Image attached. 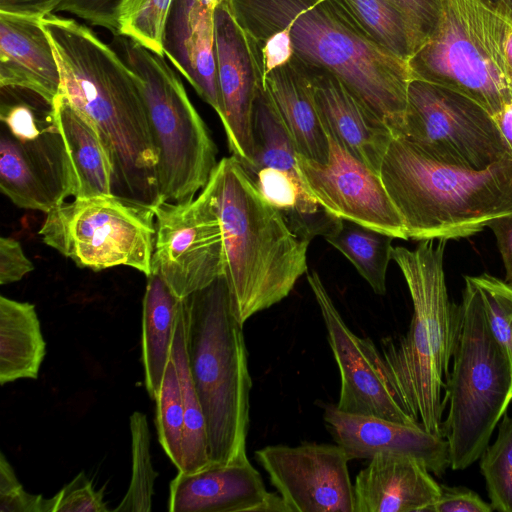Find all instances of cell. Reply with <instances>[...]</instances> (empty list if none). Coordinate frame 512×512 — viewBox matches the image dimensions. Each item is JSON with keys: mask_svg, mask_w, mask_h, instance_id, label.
<instances>
[{"mask_svg": "<svg viewBox=\"0 0 512 512\" xmlns=\"http://www.w3.org/2000/svg\"><path fill=\"white\" fill-rule=\"evenodd\" d=\"M59 66L60 93L96 126L113 165V195L160 202L158 154L136 77L89 27L53 13L41 19Z\"/></svg>", "mask_w": 512, "mask_h": 512, "instance_id": "obj_1", "label": "cell"}, {"mask_svg": "<svg viewBox=\"0 0 512 512\" xmlns=\"http://www.w3.org/2000/svg\"><path fill=\"white\" fill-rule=\"evenodd\" d=\"M238 25L258 44L287 30L293 57L334 74L397 135L411 80L406 61L377 44L344 0H225Z\"/></svg>", "mask_w": 512, "mask_h": 512, "instance_id": "obj_2", "label": "cell"}, {"mask_svg": "<svg viewBox=\"0 0 512 512\" xmlns=\"http://www.w3.org/2000/svg\"><path fill=\"white\" fill-rule=\"evenodd\" d=\"M206 187L220 222L232 310L244 325L286 298L308 272L310 241L263 198L235 156L218 162Z\"/></svg>", "mask_w": 512, "mask_h": 512, "instance_id": "obj_3", "label": "cell"}, {"mask_svg": "<svg viewBox=\"0 0 512 512\" xmlns=\"http://www.w3.org/2000/svg\"><path fill=\"white\" fill-rule=\"evenodd\" d=\"M447 240H421L414 249L392 248L406 281L413 315L405 335L382 340L381 354L410 415L442 435L447 383L461 325V307L450 301L444 271Z\"/></svg>", "mask_w": 512, "mask_h": 512, "instance_id": "obj_4", "label": "cell"}, {"mask_svg": "<svg viewBox=\"0 0 512 512\" xmlns=\"http://www.w3.org/2000/svg\"><path fill=\"white\" fill-rule=\"evenodd\" d=\"M379 175L408 239L468 238L512 214V158L471 169L438 161L393 136Z\"/></svg>", "mask_w": 512, "mask_h": 512, "instance_id": "obj_5", "label": "cell"}, {"mask_svg": "<svg viewBox=\"0 0 512 512\" xmlns=\"http://www.w3.org/2000/svg\"><path fill=\"white\" fill-rule=\"evenodd\" d=\"M183 309L186 353L205 416L210 462H246L252 381L243 325L232 310L224 276L183 298Z\"/></svg>", "mask_w": 512, "mask_h": 512, "instance_id": "obj_6", "label": "cell"}, {"mask_svg": "<svg viewBox=\"0 0 512 512\" xmlns=\"http://www.w3.org/2000/svg\"><path fill=\"white\" fill-rule=\"evenodd\" d=\"M461 325L447 383L448 414L442 423L450 468L477 461L512 402V367L492 335L479 292L464 277Z\"/></svg>", "mask_w": 512, "mask_h": 512, "instance_id": "obj_7", "label": "cell"}, {"mask_svg": "<svg viewBox=\"0 0 512 512\" xmlns=\"http://www.w3.org/2000/svg\"><path fill=\"white\" fill-rule=\"evenodd\" d=\"M511 23L483 0H443L436 28L407 62L411 79L454 90L497 116L512 102Z\"/></svg>", "mask_w": 512, "mask_h": 512, "instance_id": "obj_8", "label": "cell"}, {"mask_svg": "<svg viewBox=\"0 0 512 512\" xmlns=\"http://www.w3.org/2000/svg\"><path fill=\"white\" fill-rule=\"evenodd\" d=\"M115 40L146 107L158 154L160 202H189L206 186L218 164L216 145L165 57L127 37L118 35Z\"/></svg>", "mask_w": 512, "mask_h": 512, "instance_id": "obj_9", "label": "cell"}, {"mask_svg": "<svg viewBox=\"0 0 512 512\" xmlns=\"http://www.w3.org/2000/svg\"><path fill=\"white\" fill-rule=\"evenodd\" d=\"M43 242L79 268L101 271L128 266L152 273L154 208L110 195L75 197L46 214Z\"/></svg>", "mask_w": 512, "mask_h": 512, "instance_id": "obj_10", "label": "cell"}, {"mask_svg": "<svg viewBox=\"0 0 512 512\" xmlns=\"http://www.w3.org/2000/svg\"><path fill=\"white\" fill-rule=\"evenodd\" d=\"M428 156L471 169L512 158L495 118L480 104L454 90L411 79L399 133Z\"/></svg>", "mask_w": 512, "mask_h": 512, "instance_id": "obj_11", "label": "cell"}, {"mask_svg": "<svg viewBox=\"0 0 512 512\" xmlns=\"http://www.w3.org/2000/svg\"><path fill=\"white\" fill-rule=\"evenodd\" d=\"M154 213L152 273L177 297L185 298L223 275L222 232L206 186L189 202L158 203Z\"/></svg>", "mask_w": 512, "mask_h": 512, "instance_id": "obj_12", "label": "cell"}, {"mask_svg": "<svg viewBox=\"0 0 512 512\" xmlns=\"http://www.w3.org/2000/svg\"><path fill=\"white\" fill-rule=\"evenodd\" d=\"M306 275L340 372V395L336 407L350 414L419 424L405 408L375 344L370 338H361L349 329L319 274L311 271Z\"/></svg>", "mask_w": 512, "mask_h": 512, "instance_id": "obj_13", "label": "cell"}, {"mask_svg": "<svg viewBox=\"0 0 512 512\" xmlns=\"http://www.w3.org/2000/svg\"><path fill=\"white\" fill-rule=\"evenodd\" d=\"M325 131L329 142L327 162L297 156L301 176L310 194L334 217L408 240L403 221L379 173L354 157Z\"/></svg>", "mask_w": 512, "mask_h": 512, "instance_id": "obj_14", "label": "cell"}, {"mask_svg": "<svg viewBox=\"0 0 512 512\" xmlns=\"http://www.w3.org/2000/svg\"><path fill=\"white\" fill-rule=\"evenodd\" d=\"M255 458L290 512H354L350 458L340 445H269Z\"/></svg>", "mask_w": 512, "mask_h": 512, "instance_id": "obj_15", "label": "cell"}, {"mask_svg": "<svg viewBox=\"0 0 512 512\" xmlns=\"http://www.w3.org/2000/svg\"><path fill=\"white\" fill-rule=\"evenodd\" d=\"M214 17L219 118L232 155L247 166L254 153V101L258 89L264 85L262 52L238 25L225 0L215 8Z\"/></svg>", "mask_w": 512, "mask_h": 512, "instance_id": "obj_16", "label": "cell"}, {"mask_svg": "<svg viewBox=\"0 0 512 512\" xmlns=\"http://www.w3.org/2000/svg\"><path fill=\"white\" fill-rule=\"evenodd\" d=\"M0 88V145L33 170L60 204L73 197L72 167L53 104L26 89Z\"/></svg>", "mask_w": 512, "mask_h": 512, "instance_id": "obj_17", "label": "cell"}, {"mask_svg": "<svg viewBox=\"0 0 512 512\" xmlns=\"http://www.w3.org/2000/svg\"><path fill=\"white\" fill-rule=\"evenodd\" d=\"M323 419L333 440L350 460L371 459L379 453L409 456L437 476L450 467L447 440L419 424L350 414L340 411L335 404L325 406Z\"/></svg>", "mask_w": 512, "mask_h": 512, "instance_id": "obj_18", "label": "cell"}, {"mask_svg": "<svg viewBox=\"0 0 512 512\" xmlns=\"http://www.w3.org/2000/svg\"><path fill=\"white\" fill-rule=\"evenodd\" d=\"M302 64L309 76L324 128L354 157L379 173L384 154L394 136L390 128L334 74L321 67Z\"/></svg>", "mask_w": 512, "mask_h": 512, "instance_id": "obj_19", "label": "cell"}, {"mask_svg": "<svg viewBox=\"0 0 512 512\" xmlns=\"http://www.w3.org/2000/svg\"><path fill=\"white\" fill-rule=\"evenodd\" d=\"M214 12L202 0H173L164 30L163 51L220 116Z\"/></svg>", "mask_w": 512, "mask_h": 512, "instance_id": "obj_20", "label": "cell"}, {"mask_svg": "<svg viewBox=\"0 0 512 512\" xmlns=\"http://www.w3.org/2000/svg\"><path fill=\"white\" fill-rule=\"evenodd\" d=\"M258 470L243 463H210L194 471H178L170 483L171 512H259L269 495Z\"/></svg>", "mask_w": 512, "mask_h": 512, "instance_id": "obj_21", "label": "cell"}, {"mask_svg": "<svg viewBox=\"0 0 512 512\" xmlns=\"http://www.w3.org/2000/svg\"><path fill=\"white\" fill-rule=\"evenodd\" d=\"M440 490V484L420 461L379 453L356 477L354 512H426Z\"/></svg>", "mask_w": 512, "mask_h": 512, "instance_id": "obj_22", "label": "cell"}, {"mask_svg": "<svg viewBox=\"0 0 512 512\" xmlns=\"http://www.w3.org/2000/svg\"><path fill=\"white\" fill-rule=\"evenodd\" d=\"M0 87L26 89L51 104L60 93L59 66L40 18L0 12Z\"/></svg>", "mask_w": 512, "mask_h": 512, "instance_id": "obj_23", "label": "cell"}, {"mask_svg": "<svg viewBox=\"0 0 512 512\" xmlns=\"http://www.w3.org/2000/svg\"><path fill=\"white\" fill-rule=\"evenodd\" d=\"M263 84L298 154L319 163L327 162L329 142L304 65L292 56L287 63L268 72Z\"/></svg>", "mask_w": 512, "mask_h": 512, "instance_id": "obj_24", "label": "cell"}, {"mask_svg": "<svg viewBox=\"0 0 512 512\" xmlns=\"http://www.w3.org/2000/svg\"><path fill=\"white\" fill-rule=\"evenodd\" d=\"M53 108L72 167L73 198L113 194V165L96 126L62 94Z\"/></svg>", "mask_w": 512, "mask_h": 512, "instance_id": "obj_25", "label": "cell"}, {"mask_svg": "<svg viewBox=\"0 0 512 512\" xmlns=\"http://www.w3.org/2000/svg\"><path fill=\"white\" fill-rule=\"evenodd\" d=\"M181 305L182 298L177 297L158 274L147 276L142 306V363L145 386L154 400L171 359Z\"/></svg>", "mask_w": 512, "mask_h": 512, "instance_id": "obj_26", "label": "cell"}, {"mask_svg": "<svg viewBox=\"0 0 512 512\" xmlns=\"http://www.w3.org/2000/svg\"><path fill=\"white\" fill-rule=\"evenodd\" d=\"M46 354L35 306L0 297V384L37 379Z\"/></svg>", "mask_w": 512, "mask_h": 512, "instance_id": "obj_27", "label": "cell"}, {"mask_svg": "<svg viewBox=\"0 0 512 512\" xmlns=\"http://www.w3.org/2000/svg\"><path fill=\"white\" fill-rule=\"evenodd\" d=\"M323 237L353 264L376 294H385L392 236L341 219Z\"/></svg>", "mask_w": 512, "mask_h": 512, "instance_id": "obj_28", "label": "cell"}, {"mask_svg": "<svg viewBox=\"0 0 512 512\" xmlns=\"http://www.w3.org/2000/svg\"><path fill=\"white\" fill-rule=\"evenodd\" d=\"M171 358L177 371L184 410L183 466L180 471L194 472L211 462L205 416L186 353L183 298L173 336Z\"/></svg>", "mask_w": 512, "mask_h": 512, "instance_id": "obj_29", "label": "cell"}, {"mask_svg": "<svg viewBox=\"0 0 512 512\" xmlns=\"http://www.w3.org/2000/svg\"><path fill=\"white\" fill-rule=\"evenodd\" d=\"M344 1L366 33L389 53L408 62L417 51V43L408 22L386 0Z\"/></svg>", "mask_w": 512, "mask_h": 512, "instance_id": "obj_30", "label": "cell"}, {"mask_svg": "<svg viewBox=\"0 0 512 512\" xmlns=\"http://www.w3.org/2000/svg\"><path fill=\"white\" fill-rule=\"evenodd\" d=\"M132 469L128 490L113 509L115 512H150L154 482L158 473L154 470L150 453V432L147 417L134 412L130 417Z\"/></svg>", "mask_w": 512, "mask_h": 512, "instance_id": "obj_31", "label": "cell"}, {"mask_svg": "<svg viewBox=\"0 0 512 512\" xmlns=\"http://www.w3.org/2000/svg\"><path fill=\"white\" fill-rule=\"evenodd\" d=\"M172 3L173 0H121L117 12L118 35L165 56L163 36Z\"/></svg>", "mask_w": 512, "mask_h": 512, "instance_id": "obj_32", "label": "cell"}, {"mask_svg": "<svg viewBox=\"0 0 512 512\" xmlns=\"http://www.w3.org/2000/svg\"><path fill=\"white\" fill-rule=\"evenodd\" d=\"M479 459L493 511L512 512V417L503 416L495 442Z\"/></svg>", "mask_w": 512, "mask_h": 512, "instance_id": "obj_33", "label": "cell"}, {"mask_svg": "<svg viewBox=\"0 0 512 512\" xmlns=\"http://www.w3.org/2000/svg\"><path fill=\"white\" fill-rule=\"evenodd\" d=\"M155 402L159 443L180 471L183 466L184 410L179 379L172 358L166 367Z\"/></svg>", "mask_w": 512, "mask_h": 512, "instance_id": "obj_34", "label": "cell"}, {"mask_svg": "<svg viewBox=\"0 0 512 512\" xmlns=\"http://www.w3.org/2000/svg\"><path fill=\"white\" fill-rule=\"evenodd\" d=\"M470 279L479 292L490 331L512 367V286L487 273Z\"/></svg>", "mask_w": 512, "mask_h": 512, "instance_id": "obj_35", "label": "cell"}, {"mask_svg": "<svg viewBox=\"0 0 512 512\" xmlns=\"http://www.w3.org/2000/svg\"><path fill=\"white\" fill-rule=\"evenodd\" d=\"M102 487L96 490L84 471L78 473L51 499L52 512H108Z\"/></svg>", "mask_w": 512, "mask_h": 512, "instance_id": "obj_36", "label": "cell"}, {"mask_svg": "<svg viewBox=\"0 0 512 512\" xmlns=\"http://www.w3.org/2000/svg\"><path fill=\"white\" fill-rule=\"evenodd\" d=\"M0 512H52L51 499L26 492L3 453L0 455Z\"/></svg>", "mask_w": 512, "mask_h": 512, "instance_id": "obj_37", "label": "cell"}, {"mask_svg": "<svg viewBox=\"0 0 512 512\" xmlns=\"http://www.w3.org/2000/svg\"><path fill=\"white\" fill-rule=\"evenodd\" d=\"M408 22L418 49L427 41L437 26L443 0H386ZM417 49V50H418Z\"/></svg>", "mask_w": 512, "mask_h": 512, "instance_id": "obj_38", "label": "cell"}, {"mask_svg": "<svg viewBox=\"0 0 512 512\" xmlns=\"http://www.w3.org/2000/svg\"><path fill=\"white\" fill-rule=\"evenodd\" d=\"M121 0H64L56 9L118 35L117 12Z\"/></svg>", "mask_w": 512, "mask_h": 512, "instance_id": "obj_39", "label": "cell"}, {"mask_svg": "<svg viewBox=\"0 0 512 512\" xmlns=\"http://www.w3.org/2000/svg\"><path fill=\"white\" fill-rule=\"evenodd\" d=\"M438 499L426 512H492L490 503L485 502L475 491L463 486L440 484Z\"/></svg>", "mask_w": 512, "mask_h": 512, "instance_id": "obj_40", "label": "cell"}, {"mask_svg": "<svg viewBox=\"0 0 512 512\" xmlns=\"http://www.w3.org/2000/svg\"><path fill=\"white\" fill-rule=\"evenodd\" d=\"M34 265L25 255L21 244L10 237L0 238V284L6 285L21 280Z\"/></svg>", "mask_w": 512, "mask_h": 512, "instance_id": "obj_41", "label": "cell"}, {"mask_svg": "<svg viewBox=\"0 0 512 512\" xmlns=\"http://www.w3.org/2000/svg\"><path fill=\"white\" fill-rule=\"evenodd\" d=\"M264 76L285 63L293 56L289 32L281 30L269 37L261 47Z\"/></svg>", "mask_w": 512, "mask_h": 512, "instance_id": "obj_42", "label": "cell"}, {"mask_svg": "<svg viewBox=\"0 0 512 512\" xmlns=\"http://www.w3.org/2000/svg\"><path fill=\"white\" fill-rule=\"evenodd\" d=\"M493 232L505 268V282L512 286V214L501 216L488 224Z\"/></svg>", "mask_w": 512, "mask_h": 512, "instance_id": "obj_43", "label": "cell"}, {"mask_svg": "<svg viewBox=\"0 0 512 512\" xmlns=\"http://www.w3.org/2000/svg\"><path fill=\"white\" fill-rule=\"evenodd\" d=\"M64 0H0V12L44 18L59 7Z\"/></svg>", "mask_w": 512, "mask_h": 512, "instance_id": "obj_44", "label": "cell"}, {"mask_svg": "<svg viewBox=\"0 0 512 512\" xmlns=\"http://www.w3.org/2000/svg\"><path fill=\"white\" fill-rule=\"evenodd\" d=\"M512 153V102L494 117Z\"/></svg>", "mask_w": 512, "mask_h": 512, "instance_id": "obj_45", "label": "cell"}, {"mask_svg": "<svg viewBox=\"0 0 512 512\" xmlns=\"http://www.w3.org/2000/svg\"><path fill=\"white\" fill-rule=\"evenodd\" d=\"M489 6L494 8L500 14L504 15L506 18L509 14V11L512 7V0H483Z\"/></svg>", "mask_w": 512, "mask_h": 512, "instance_id": "obj_46", "label": "cell"}, {"mask_svg": "<svg viewBox=\"0 0 512 512\" xmlns=\"http://www.w3.org/2000/svg\"><path fill=\"white\" fill-rule=\"evenodd\" d=\"M505 55L508 62V66L512 73V23L510 24L506 39H505Z\"/></svg>", "mask_w": 512, "mask_h": 512, "instance_id": "obj_47", "label": "cell"}, {"mask_svg": "<svg viewBox=\"0 0 512 512\" xmlns=\"http://www.w3.org/2000/svg\"><path fill=\"white\" fill-rule=\"evenodd\" d=\"M210 8L214 9L223 2V0H202Z\"/></svg>", "mask_w": 512, "mask_h": 512, "instance_id": "obj_48", "label": "cell"}, {"mask_svg": "<svg viewBox=\"0 0 512 512\" xmlns=\"http://www.w3.org/2000/svg\"><path fill=\"white\" fill-rule=\"evenodd\" d=\"M507 18L512 22V7H511V9L509 11V14H508Z\"/></svg>", "mask_w": 512, "mask_h": 512, "instance_id": "obj_49", "label": "cell"}]
</instances>
